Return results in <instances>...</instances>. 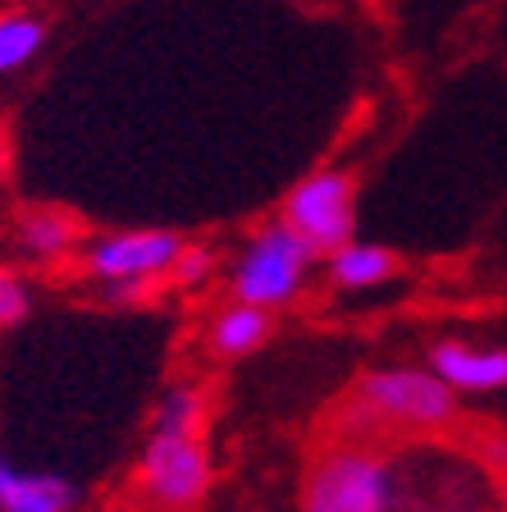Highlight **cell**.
I'll use <instances>...</instances> for the list:
<instances>
[{"label":"cell","mask_w":507,"mask_h":512,"mask_svg":"<svg viewBox=\"0 0 507 512\" xmlns=\"http://www.w3.org/2000/svg\"><path fill=\"white\" fill-rule=\"evenodd\" d=\"M316 256L320 252L297 234L288 220L270 224V229H261V234L243 247V256H238L233 279H229L233 298L256 302V307H265V311L288 307V302L302 293V284H307Z\"/></svg>","instance_id":"obj_1"},{"label":"cell","mask_w":507,"mask_h":512,"mask_svg":"<svg viewBox=\"0 0 507 512\" xmlns=\"http://www.w3.org/2000/svg\"><path fill=\"white\" fill-rule=\"evenodd\" d=\"M398 508V462L366 453V448H338L307 480L302 512H393Z\"/></svg>","instance_id":"obj_2"},{"label":"cell","mask_w":507,"mask_h":512,"mask_svg":"<svg viewBox=\"0 0 507 512\" xmlns=\"http://www.w3.org/2000/svg\"><path fill=\"white\" fill-rule=\"evenodd\" d=\"M183 238L169 229H133V234H106L96 238L83 256V270L101 284V293L115 302L147 293L151 279L169 275L183 252Z\"/></svg>","instance_id":"obj_3"},{"label":"cell","mask_w":507,"mask_h":512,"mask_svg":"<svg viewBox=\"0 0 507 512\" xmlns=\"http://www.w3.org/2000/svg\"><path fill=\"white\" fill-rule=\"evenodd\" d=\"M361 403L370 416L407 430H439L457 412V389L444 384L430 366H384L361 380Z\"/></svg>","instance_id":"obj_4"},{"label":"cell","mask_w":507,"mask_h":512,"mask_svg":"<svg viewBox=\"0 0 507 512\" xmlns=\"http://www.w3.org/2000/svg\"><path fill=\"white\" fill-rule=\"evenodd\" d=\"M142 490L151 503L169 512L197 508L211 490V458L197 435H174V430H151L147 453H142Z\"/></svg>","instance_id":"obj_5"},{"label":"cell","mask_w":507,"mask_h":512,"mask_svg":"<svg viewBox=\"0 0 507 512\" xmlns=\"http://www.w3.org/2000/svg\"><path fill=\"white\" fill-rule=\"evenodd\" d=\"M284 220L316 252H334L357 229V188H352V179L343 170H320L288 192Z\"/></svg>","instance_id":"obj_6"},{"label":"cell","mask_w":507,"mask_h":512,"mask_svg":"<svg viewBox=\"0 0 507 512\" xmlns=\"http://www.w3.org/2000/svg\"><path fill=\"white\" fill-rule=\"evenodd\" d=\"M430 371L457 394H498L507 389V348H466V343H439L430 352Z\"/></svg>","instance_id":"obj_7"},{"label":"cell","mask_w":507,"mask_h":512,"mask_svg":"<svg viewBox=\"0 0 507 512\" xmlns=\"http://www.w3.org/2000/svg\"><path fill=\"white\" fill-rule=\"evenodd\" d=\"M78 490L55 471H23L0 458V512H74Z\"/></svg>","instance_id":"obj_8"},{"label":"cell","mask_w":507,"mask_h":512,"mask_svg":"<svg viewBox=\"0 0 507 512\" xmlns=\"http://www.w3.org/2000/svg\"><path fill=\"white\" fill-rule=\"evenodd\" d=\"M265 339H270V311L256 307V302H238V298H233V307H224L211 320V334H206L211 352L224 357V362L256 352Z\"/></svg>","instance_id":"obj_9"},{"label":"cell","mask_w":507,"mask_h":512,"mask_svg":"<svg viewBox=\"0 0 507 512\" xmlns=\"http://www.w3.org/2000/svg\"><path fill=\"white\" fill-rule=\"evenodd\" d=\"M329 275H334L338 288H352V293H366V288H380L398 275V256L389 247H375V243H357L348 238L343 247L329 252Z\"/></svg>","instance_id":"obj_10"},{"label":"cell","mask_w":507,"mask_h":512,"mask_svg":"<svg viewBox=\"0 0 507 512\" xmlns=\"http://www.w3.org/2000/svg\"><path fill=\"white\" fill-rule=\"evenodd\" d=\"M46 51V19L32 10H0V78L28 69Z\"/></svg>","instance_id":"obj_11"},{"label":"cell","mask_w":507,"mask_h":512,"mask_svg":"<svg viewBox=\"0 0 507 512\" xmlns=\"http://www.w3.org/2000/svg\"><path fill=\"white\" fill-rule=\"evenodd\" d=\"M19 238H23V247H28L32 256L55 261V256H64L69 247H74L78 224L69 220V215H60V211H37V215H23Z\"/></svg>","instance_id":"obj_12"},{"label":"cell","mask_w":507,"mask_h":512,"mask_svg":"<svg viewBox=\"0 0 507 512\" xmlns=\"http://www.w3.org/2000/svg\"><path fill=\"white\" fill-rule=\"evenodd\" d=\"M151 430H174V435H197L201 430V394L179 384V389H169L165 403L156 412V426Z\"/></svg>","instance_id":"obj_13"},{"label":"cell","mask_w":507,"mask_h":512,"mask_svg":"<svg viewBox=\"0 0 507 512\" xmlns=\"http://www.w3.org/2000/svg\"><path fill=\"white\" fill-rule=\"evenodd\" d=\"M28 307H32V293H28V284H23V275L0 270V330H14V325L28 316Z\"/></svg>","instance_id":"obj_14"},{"label":"cell","mask_w":507,"mask_h":512,"mask_svg":"<svg viewBox=\"0 0 507 512\" xmlns=\"http://www.w3.org/2000/svg\"><path fill=\"white\" fill-rule=\"evenodd\" d=\"M169 275L179 279V284H197V279L211 275V252H201V247H183Z\"/></svg>","instance_id":"obj_15"},{"label":"cell","mask_w":507,"mask_h":512,"mask_svg":"<svg viewBox=\"0 0 507 512\" xmlns=\"http://www.w3.org/2000/svg\"><path fill=\"white\" fill-rule=\"evenodd\" d=\"M10 174V138H5V128H0V179Z\"/></svg>","instance_id":"obj_16"}]
</instances>
